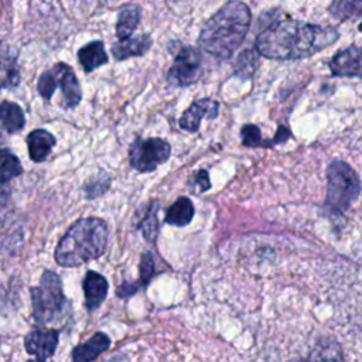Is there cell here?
<instances>
[{
	"instance_id": "cell-1",
	"label": "cell",
	"mask_w": 362,
	"mask_h": 362,
	"mask_svg": "<svg viewBox=\"0 0 362 362\" xmlns=\"http://www.w3.org/2000/svg\"><path fill=\"white\" fill-rule=\"evenodd\" d=\"M338 37L334 27L283 18L264 23L255 45L266 58L297 59L324 49Z\"/></svg>"
},
{
	"instance_id": "cell-2",
	"label": "cell",
	"mask_w": 362,
	"mask_h": 362,
	"mask_svg": "<svg viewBox=\"0 0 362 362\" xmlns=\"http://www.w3.org/2000/svg\"><path fill=\"white\" fill-rule=\"evenodd\" d=\"M250 18L245 3H226L204 24L198 38L201 48L219 59L230 58L246 37Z\"/></svg>"
},
{
	"instance_id": "cell-3",
	"label": "cell",
	"mask_w": 362,
	"mask_h": 362,
	"mask_svg": "<svg viewBox=\"0 0 362 362\" xmlns=\"http://www.w3.org/2000/svg\"><path fill=\"white\" fill-rule=\"evenodd\" d=\"M106 245V222L100 218H82L61 238L54 256L59 266L76 267L102 256Z\"/></svg>"
},
{
	"instance_id": "cell-4",
	"label": "cell",
	"mask_w": 362,
	"mask_h": 362,
	"mask_svg": "<svg viewBox=\"0 0 362 362\" xmlns=\"http://www.w3.org/2000/svg\"><path fill=\"white\" fill-rule=\"evenodd\" d=\"M327 178V205L337 212L348 209L352 202L359 197L361 191V184L356 173L345 161L335 160L328 165Z\"/></svg>"
},
{
	"instance_id": "cell-5",
	"label": "cell",
	"mask_w": 362,
	"mask_h": 362,
	"mask_svg": "<svg viewBox=\"0 0 362 362\" xmlns=\"http://www.w3.org/2000/svg\"><path fill=\"white\" fill-rule=\"evenodd\" d=\"M31 300L33 314L37 322L48 324L54 321L62 313L66 303L59 276L51 270H45L40 284L31 288Z\"/></svg>"
},
{
	"instance_id": "cell-6",
	"label": "cell",
	"mask_w": 362,
	"mask_h": 362,
	"mask_svg": "<svg viewBox=\"0 0 362 362\" xmlns=\"http://www.w3.org/2000/svg\"><path fill=\"white\" fill-rule=\"evenodd\" d=\"M170 154V144L161 139H136L129 148V161L137 171L150 173L167 161Z\"/></svg>"
},
{
	"instance_id": "cell-7",
	"label": "cell",
	"mask_w": 362,
	"mask_h": 362,
	"mask_svg": "<svg viewBox=\"0 0 362 362\" xmlns=\"http://www.w3.org/2000/svg\"><path fill=\"white\" fill-rule=\"evenodd\" d=\"M201 72L202 58L199 51L192 47H181L167 72V82L173 86H188L198 81Z\"/></svg>"
},
{
	"instance_id": "cell-8",
	"label": "cell",
	"mask_w": 362,
	"mask_h": 362,
	"mask_svg": "<svg viewBox=\"0 0 362 362\" xmlns=\"http://www.w3.org/2000/svg\"><path fill=\"white\" fill-rule=\"evenodd\" d=\"M58 344V332L55 329H33L27 334L24 339L25 351L34 356H37L35 361L45 362L52 354L55 352Z\"/></svg>"
},
{
	"instance_id": "cell-9",
	"label": "cell",
	"mask_w": 362,
	"mask_h": 362,
	"mask_svg": "<svg viewBox=\"0 0 362 362\" xmlns=\"http://www.w3.org/2000/svg\"><path fill=\"white\" fill-rule=\"evenodd\" d=\"M51 72L54 75L55 83L61 86L65 106L75 107L82 99V92L72 68L64 62H59L54 65Z\"/></svg>"
},
{
	"instance_id": "cell-10",
	"label": "cell",
	"mask_w": 362,
	"mask_h": 362,
	"mask_svg": "<svg viewBox=\"0 0 362 362\" xmlns=\"http://www.w3.org/2000/svg\"><path fill=\"white\" fill-rule=\"evenodd\" d=\"M219 103L212 99H199L194 102L181 116L180 127L187 132H197L204 117L214 119L218 116Z\"/></svg>"
},
{
	"instance_id": "cell-11",
	"label": "cell",
	"mask_w": 362,
	"mask_h": 362,
	"mask_svg": "<svg viewBox=\"0 0 362 362\" xmlns=\"http://www.w3.org/2000/svg\"><path fill=\"white\" fill-rule=\"evenodd\" d=\"M332 75L335 76H361V49L351 45L338 54L329 62Z\"/></svg>"
},
{
	"instance_id": "cell-12",
	"label": "cell",
	"mask_w": 362,
	"mask_h": 362,
	"mask_svg": "<svg viewBox=\"0 0 362 362\" xmlns=\"http://www.w3.org/2000/svg\"><path fill=\"white\" fill-rule=\"evenodd\" d=\"M107 290H109V286L106 279L102 274L93 270H89L83 279V293H85L86 308L89 311L96 310L106 298Z\"/></svg>"
},
{
	"instance_id": "cell-13",
	"label": "cell",
	"mask_w": 362,
	"mask_h": 362,
	"mask_svg": "<svg viewBox=\"0 0 362 362\" xmlns=\"http://www.w3.org/2000/svg\"><path fill=\"white\" fill-rule=\"evenodd\" d=\"M151 47V37L148 34H139L126 40L117 41L112 45V54L116 59H126L130 57H141Z\"/></svg>"
},
{
	"instance_id": "cell-14",
	"label": "cell",
	"mask_w": 362,
	"mask_h": 362,
	"mask_svg": "<svg viewBox=\"0 0 362 362\" xmlns=\"http://www.w3.org/2000/svg\"><path fill=\"white\" fill-rule=\"evenodd\" d=\"M20 82L17 57L8 45L0 44V90L14 88Z\"/></svg>"
},
{
	"instance_id": "cell-15",
	"label": "cell",
	"mask_w": 362,
	"mask_h": 362,
	"mask_svg": "<svg viewBox=\"0 0 362 362\" xmlns=\"http://www.w3.org/2000/svg\"><path fill=\"white\" fill-rule=\"evenodd\" d=\"M110 345V339L103 332H96L85 344L78 345L72 352V362H92Z\"/></svg>"
},
{
	"instance_id": "cell-16",
	"label": "cell",
	"mask_w": 362,
	"mask_h": 362,
	"mask_svg": "<svg viewBox=\"0 0 362 362\" xmlns=\"http://www.w3.org/2000/svg\"><path fill=\"white\" fill-rule=\"evenodd\" d=\"M27 144L31 160L40 163L45 160L47 156L51 153V148L55 144V137L44 129H37L28 134Z\"/></svg>"
},
{
	"instance_id": "cell-17",
	"label": "cell",
	"mask_w": 362,
	"mask_h": 362,
	"mask_svg": "<svg viewBox=\"0 0 362 362\" xmlns=\"http://www.w3.org/2000/svg\"><path fill=\"white\" fill-rule=\"evenodd\" d=\"M78 61L85 72H90L107 62L103 41H92L78 51Z\"/></svg>"
},
{
	"instance_id": "cell-18",
	"label": "cell",
	"mask_w": 362,
	"mask_h": 362,
	"mask_svg": "<svg viewBox=\"0 0 362 362\" xmlns=\"http://www.w3.org/2000/svg\"><path fill=\"white\" fill-rule=\"evenodd\" d=\"M141 17V8L136 4H129L123 7L119 13L117 23H116V35L119 41L132 37L133 31L136 30Z\"/></svg>"
},
{
	"instance_id": "cell-19",
	"label": "cell",
	"mask_w": 362,
	"mask_h": 362,
	"mask_svg": "<svg viewBox=\"0 0 362 362\" xmlns=\"http://www.w3.org/2000/svg\"><path fill=\"white\" fill-rule=\"evenodd\" d=\"M0 123L8 133H16L21 130L25 124V117L23 109L13 102L0 103Z\"/></svg>"
},
{
	"instance_id": "cell-20",
	"label": "cell",
	"mask_w": 362,
	"mask_h": 362,
	"mask_svg": "<svg viewBox=\"0 0 362 362\" xmlns=\"http://www.w3.org/2000/svg\"><path fill=\"white\" fill-rule=\"evenodd\" d=\"M194 205L187 197L178 198L167 211L165 222L175 226H185L192 221Z\"/></svg>"
},
{
	"instance_id": "cell-21",
	"label": "cell",
	"mask_w": 362,
	"mask_h": 362,
	"mask_svg": "<svg viewBox=\"0 0 362 362\" xmlns=\"http://www.w3.org/2000/svg\"><path fill=\"white\" fill-rule=\"evenodd\" d=\"M296 362H341V351L335 344H320L315 345L305 356Z\"/></svg>"
},
{
	"instance_id": "cell-22",
	"label": "cell",
	"mask_w": 362,
	"mask_h": 362,
	"mask_svg": "<svg viewBox=\"0 0 362 362\" xmlns=\"http://www.w3.org/2000/svg\"><path fill=\"white\" fill-rule=\"evenodd\" d=\"M157 212H158V204L153 201L147 209L140 222L137 223V228L143 232L146 240L154 243L156 238L158 235V219H157Z\"/></svg>"
},
{
	"instance_id": "cell-23",
	"label": "cell",
	"mask_w": 362,
	"mask_h": 362,
	"mask_svg": "<svg viewBox=\"0 0 362 362\" xmlns=\"http://www.w3.org/2000/svg\"><path fill=\"white\" fill-rule=\"evenodd\" d=\"M23 173L20 160L8 150L0 148V184L16 178Z\"/></svg>"
},
{
	"instance_id": "cell-24",
	"label": "cell",
	"mask_w": 362,
	"mask_h": 362,
	"mask_svg": "<svg viewBox=\"0 0 362 362\" xmlns=\"http://www.w3.org/2000/svg\"><path fill=\"white\" fill-rule=\"evenodd\" d=\"M362 10V3L361 1H334L329 6V13L339 20H345L354 16H359Z\"/></svg>"
},
{
	"instance_id": "cell-25",
	"label": "cell",
	"mask_w": 362,
	"mask_h": 362,
	"mask_svg": "<svg viewBox=\"0 0 362 362\" xmlns=\"http://www.w3.org/2000/svg\"><path fill=\"white\" fill-rule=\"evenodd\" d=\"M160 259H157V256H154L151 252H147L141 256V262H140V279L143 281V284H148V281L158 273H161L160 269Z\"/></svg>"
},
{
	"instance_id": "cell-26",
	"label": "cell",
	"mask_w": 362,
	"mask_h": 362,
	"mask_svg": "<svg viewBox=\"0 0 362 362\" xmlns=\"http://www.w3.org/2000/svg\"><path fill=\"white\" fill-rule=\"evenodd\" d=\"M256 64H257L256 55H255L252 51L246 49L245 52H242V54L239 55V58H238V61H236V64H235V68H236L235 71H236V74H239L240 76L247 78V76H250L252 72L255 71Z\"/></svg>"
},
{
	"instance_id": "cell-27",
	"label": "cell",
	"mask_w": 362,
	"mask_h": 362,
	"mask_svg": "<svg viewBox=\"0 0 362 362\" xmlns=\"http://www.w3.org/2000/svg\"><path fill=\"white\" fill-rule=\"evenodd\" d=\"M240 134L246 147H260L263 144L260 129L256 124H245L240 130Z\"/></svg>"
},
{
	"instance_id": "cell-28",
	"label": "cell",
	"mask_w": 362,
	"mask_h": 362,
	"mask_svg": "<svg viewBox=\"0 0 362 362\" xmlns=\"http://www.w3.org/2000/svg\"><path fill=\"white\" fill-rule=\"evenodd\" d=\"M57 88V83H55V79H54V75L49 71H45L41 74L40 79H38V83H37V89H38V93L45 99H51V96L54 95V90Z\"/></svg>"
},
{
	"instance_id": "cell-29",
	"label": "cell",
	"mask_w": 362,
	"mask_h": 362,
	"mask_svg": "<svg viewBox=\"0 0 362 362\" xmlns=\"http://www.w3.org/2000/svg\"><path fill=\"white\" fill-rule=\"evenodd\" d=\"M194 185L199 187V191L204 192L206 189L211 188V182H209V175L206 170H199L195 177H194Z\"/></svg>"
},
{
	"instance_id": "cell-30",
	"label": "cell",
	"mask_w": 362,
	"mask_h": 362,
	"mask_svg": "<svg viewBox=\"0 0 362 362\" xmlns=\"http://www.w3.org/2000/svg\"><path fill=\"white\" fill-rule=\"evenodd\" d=\"M102 175H103V174H102ZM102 175H100L99 180L90 181V182L86 185V192H88V197H89V198H95V197L103 194V191L106 189V187H102V182H109V180L102 181Z\"/></svg>"
},
{
	"instance_id": "cell-31",
	"label": "cell",
	"mask_w": 362,
	"mask_h": 362,
	"mask_svg": "<svg viewBox=\"0 0 362 362\" xmlns=\"http://www.w3.org/2000/svg\"><path fill=\"white\" fill-rule=\"evenodd\" d=\"M7 192H8V191H7V189H4V188H1V187H0V204H1V202H4V201H6V197H7Z\"/></svg>"
},
{
	"instance_id": "cell-32",
	"label": "cell",
	"mask_w": 362,
	"mask_h": 362,
	"mask_svg": "<svg viewBox=\"0 0 362 362\" xmlns=\"http://www.w3.org/2000/svg\"><path fill=\"white\" fill-rule=\"evenodd\" d=\"M28 362H38V361H28Z\"/></svg>"
}]
</instances>
